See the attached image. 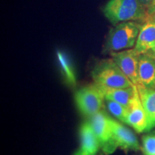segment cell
<instances>
[{
  "label": "cell",
  "mask_w": 155,
  "mask_h": 155,
  "mask_svg": "<svg viewBox=\"0 0 155 155\" xmlns=\"http://www.w3.org/2000/svg\"><path fill=\"white\" fill-rule=\"evenodd\" d=\"M102 12L106 19L115 25L127 21L146 22L147 11L139 0H109Z\"/></svg>",
  "instance_id": "obj_1"
},
{
  "label": "cell",
  "mask_w": 155,
  "mask_h": 155,
  "mask_svg": "<svg viewBox=\"0 0 155 155\" xmlns=\"http://www.w3.org/2000/svg\"><path fill=\"white\" fill-rule=\"evenodd\" d=\"M141 25L137 21H127L114 25L106 37L104 52L111 53L134 47Z\"/></svg>",
  "instance_id": "obj_2"
},
{
  "label": "cell",
  "mask_w": 155,
  "mask_h": 155,
  "mask_svg": "<svg viewBox=\"0 0 155 155\" xmlns=\"http://www.w3.org/2000/svg\"><path fill=\"white\" fill-rule=\"evenodd\" d=\"M80 139L81 148L89 155H96L101 147L100 141L89 120L81 126Z\"/></svg>",
  "instance_id": "obj_10"
},
{
  "label": "cell",
  "mask_w": 155,
  "mask_h": 155,
  "mask_svg": "<svg viewBox=\"0 0 155 155\" xmlns=\"http://www.w3.org/2000/svg\"><path fill=\"white\" fill-rule=\"evenodd\" d=\"M155 48V23L146 22L141 25L134 49L139 53L150 52Z\"/></svg>",
  "instance_id": "obj_11"
},
{
  "label": "cell",
  "mask_w": 155,
  "mask_h": 155,
  "mask_svg": "<svg viewBox=\"0 0 155 155\" xmlns=\"http://www.w3.org/2000/svg\"><path fill=\"white\" fill-rule=\"evenodd\" d=\"M155 12V0L154 1V2L152 3V5L150 6V7L147 9V15H150L153 14V13Z\"/></svg>",
  "instance_id": "obj_18"
},
{
  "label": "cell",
  "mask_w": 155,
  "mask_h": 155,
  "mask_svg": "<svg viewBox=\"0 0 155 155\" xmlns=\"http://www.w3.org/2000/svg\"><path fill=\"white\" fill-rule=\"evenodd\" d=\"M152 134H155V131H153V132H152Z\"/></svg>",
  "instance_id": "obj_22"
},
{
  "label": "cell",
  "mask_w": 155,
  "mask_h": 155,
  "mask_svg": "<svg viewBox=\"0 0 155 155\" xmlns=\"http://www.w3.org/2000/svg\"><path fill=\"white\" fill-rule=\"evenodd\" d=\"M146 22H152L155 23V12L147 16V19Z\"/></svg>",
  "instance_id": "obj_20"
},
{
  "label": "cell",
  "mask_w": 155,
  "mask_h": 155,
  "mask_svg": "<svg viewBox=\"0 0 155 155\" xmlns=\"http://www.w3.org/2000/svg\"><path fill=\"white\" fill-rule=\"evenodd\" d=\"M113 138L116 146L126 150L138 151L140 150L138 139L130 129L121 122L110 118Z\"/></svg>",
  "instance_id": "obj_8"
},
{
  "label": "cell",
  "mask_w": 155,
  "mask_h": 155,
  "mask_svg": "<svg viewBox=\"0 0 155 155\" xmlns=\"http://www.w3.org/2000/svg\"><path fill=\"white\" fill-rule=\"evenodd\" d=\"M91 76L94 83L99 88H128L134 86L112 58L98 62L92 70Z\"/></svg>",
  "instance_id": "obj_3"
},
{
  "label": "cell",
  "mask_w": 155,
  "mask_h": 155,
  "mask_svg": "<svg viewBox=\"0 0 155 155\" xmlns=\"http://www.w3.org/2000/svg\"><path fill=\"white\" fill-rule=\"evenodd\" d=\"M142 149L144 155H155V134L143 137Z\"/></svg>",
  "instance_id": "obj_16"
},
{
  "label": "cell",
  "mask_w": 155,
  "mask_h": 155,
  "mask_svg": "<svg viewBox=\"0 0 155 155\" xmlns=\"http://www.w3.org/2000/svg\"><path fill=\"white\" fill-rule=\"evenodd\" d=\"M104 93V97L107 99L120 103L129 108L131 99L134 95L136 86L128 88H100Z\"/></svg>",
  "instance_id": "obj_13"
},
{
  "label": "cell",
  "mask_w": 155,
  "mask_h": 155,
  "mask_svg": "<svg viewBox=\"0 0 155 155\" xmlns=\"http://www.w3.org/2000/svg\"><path fill=\"white\" fill-rule=\"evenodd\" d=\"M140 2V3L143 5V7H144L145 9H148L150 7V6L152 5V3L154 2V0H139Z\"/></svg>",
  "instance_id": "obj_17"
},
{
  "label": "cell",
  "mask_w": 155,
  "mask_h": 155,
  "mask_svg": "<svg viewBox=\"0 0 155 155\" xmlns=\"http://www.w3.org/2000/svg\"><path fill=\"white\" fill-rule=\"evenodd\" d=\"M138 73L139 86L155 89V58L150 52L139 56Z\"/></svg>",
  "instance_id": "obj_9"
},
{
  "label": "cell",
  "mask_w": 155,
  "mask_h": 155,
  "mask_svg": "<svg viewBox=\"0 0 155 155\" xmlns=\"http://www.w3.org/2000/svg\"><path fill=\"white\" fill-rule=\"evenodd\" d=\"M74 100L80 113L90 119L101 111L105 97L99 87L94 83L79 88L74 95Z\"/></svg>",
  "instance_id": "obj_4"
},
{
  "label": "cell",
  "mask_w": 155,
  "mask_h": 155,
  "mask_svg": "<svg viewBox=\"0 0 155 155\" xmlns=\"http://www.w3.org/2000/svg\"><path fill=\"white\" fill-rule=\"evenodd\" d=\"M104 104H106V107L108 111L113 115L114 117L119 120V121L124 124H127L128 112H129V108L124 106L123 104H120L110 99L105 98Z\"/></svg>",
  "instance_id": "obj_14"
},
{
  "label": "cell",
  "mask_w": 155,
  "mask_h": 155,
  "mask_svg": "<svg viewBox=\"0 0 155 155\" xmlns=\"http://www.w3.org/2000/svg\"><path fill=\"white\" fill-rule=\"evenodd\" d=\"M141 101L146 112L147 128L146 131L155 127V89H150L143 86H137Z\"/></svg>",
  "instance_id": "obj_12"
},
{
  "label": "cell",
  "mask_w": 155,
  "mask_h": 155,
  "mask_svg": "<svg viewBox=\"0 0 155 155\" xmlns=\"http://www.w3.org/2000/svg\"><path fill=\"white\" fill-rule=\"evenodd\" d=\"M59 61L61 65L62 72H63L65 81L68 83L70 86H75L76 84V78H75L74 70L73 69V67L71 66L68 60L61 55H59Z\"/></svg>",
  "instance_id": "obj_15"
},
{
  "label": "cell",
  "mask_w": 155,
  "mask_h": 155,
  "mask_svg": "<svg viewBox=\"0 0 155 155\" xmlns=\"http://www.w3.org/2000/svg\"><path fill=\"white\" fill-rule=\"evenodd\" d=\"M152 55H153V54H152ZM154 55V58H155V55Z\"/></svg>",
  "instance_id": "obj_23"
},
{
  "label": "cell",
  "mask_w": 155,
  "mask_h": 155,
  "mask_svg": "<svg viewBox=\"0 0 155 155\" xmlns=\"http://www.w3.org/2000/svg\"><path fill=\"white\" fill-rule=\"evenodd\" d=\"M73 155H89V154L80 147V148H79L78 150L74 153V154Z\"/></svg>",
  "instance_id": "obj_19"
},
{
  "label": "cell",
  "mask_w": 155,
  "mask_h": 155,
  "mask_svg": "<svg viewBox=\"0 0 155 155\" xmlns=\"http://www.w3.org/2000/svg\"><path fill=\"white\" fill-rule=\"evenodd\" d=\"M150 53H151L152 54H153V55H155V48H153L152 50H151L150 51Z\"/></svg>",
  "instance_id": "obj_21"
},
{
  "label": "cell",
  "mask_w": 155,
  "mask_h": 155,
  "mask_svg": "<svg viewBox=\"0 0 155 155\" xmlns=\"http://www.w3.org/2000/svg\"><path fill=\"white\" fill-rule=\"evenodd\" d=\"M89 121L91 123L104 153L106 154L113 153L118 147L113 138L109 116L106 115L105 112L101 111L91 117Z\"/></svg>",
  "instance_id": "obj_5"
},
{
  "label": "cell",
  "mask_w": 155,
  "mask_h": 155,
  "mask_svg": "<svg viewBox=\"0 0 155 155\" xmlns=\"http://www.w3.org/2000/svg\"><path fill=\"white\" fill-rule=\"evenodd\" d=\"M110 55L116 65L133 84L139 86V59L141 54L134 48L119 52H113Z\"/></svg>",
  "instance_id": "obj_6"
},
{
  "label": "cell",
  "mask_w": 155,
  "mask_h": 155,
  "mask_svg": "<svg viewBox=\"0 0 155 155\" xmlns=\"http://www.w3.org/2000/svg\"><path fill=\"white\" fill-rule=\"evenodd\" d=\"M127 124L134 128L138 133L146 131L148 124L146 112L141 101L137 86L135 88L134 95L129 106Z\"/></svg>",
  "instance_id": "obj_7"
}]
</instances>
